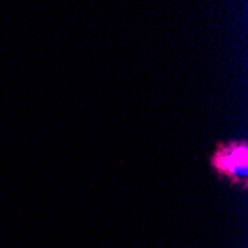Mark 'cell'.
Here are the masks:
<instances>
[{
  "label": "cell",
  "mask_w": 248,
  "mask_h": 248,
  "mask_svg": "<svg viewBox=\"0 0 248 248\" xmlns=\"http://www.w3.org/2000/svg\"><path fill=\"white\" fill-rule=\"evenodd\" d=\"M210 165L220 178H226L233 186L247 190L248 144L245 140L218 141L210 156Z\"/></svg>",
  "instance_id": "cell-1"
}]
</instances>
